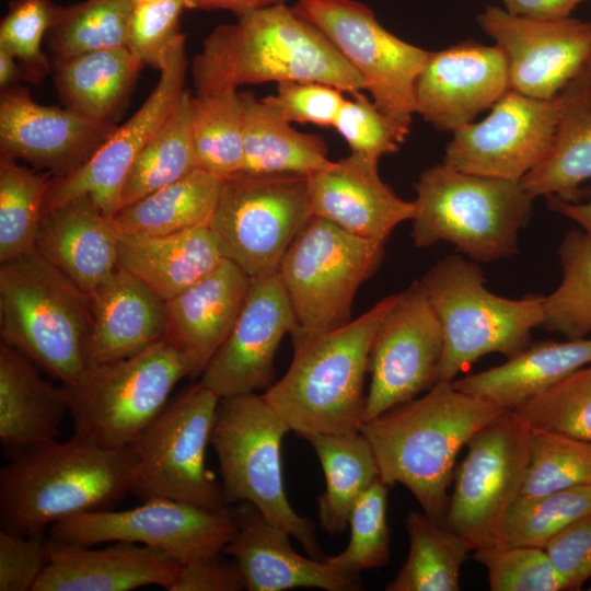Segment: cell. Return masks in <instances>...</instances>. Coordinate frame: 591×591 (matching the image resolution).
Segmentation results:
<instances>
[{
    "mask_svg": "<svg viewBox=\"0 0 591 591\" xmlns=\"http://www.w3.org/2000/svg\"><path fill=\"white\" fill-rule=\"evenodd\" d=\"M221 553L202 556L183 564L169 591L246 590L245 578L236 561L222 558Z\"/></svg>",
    "mask_w": 591,
    "mask_h": 591,
    "instance_id": "cell-54",
    "label": "cell"
},
{
    "mask_svg": "<svg viewBox=\"0 0 591 591\" xmlns=\"http://www.w3.org/2000/svg\"><path fill=\"white\" fill-rule=\"evenodd\" d=\"M409 538L407 558L386 591H457L460 570L470 544L445 525L436 523L425 512L406 518Z\"/></svg>",
    "mask_w": 591,
    "mask_h": 591,
    "instance_id": "cell-38",
    "label": "cell"
},
{
    "mask_svg": "<svg viewBox=\"0 0 591 591\" xmlns=\"http://www.w3.org/2000/svg\"><path fill=\"white\" fill-rule=\"evenodd\" d=\"M591 485V443L530 426V461L520 496Z\"/></svg>",
    "mask_w": 591,
    "mask_h": 591,
    "instance_id": "cell-44",
    "label": "cell"
},
{
    "mask_svg": "<svg viewBox=\"0 0 591 591\" xmlns=\"http://www.w3.org/2000/svg\"><path fill=\"white\" fill-rule=\"evenodd\" d=\"M480 28L506 58L509 90L536 99L560 93L587 66L591 23L572 18L540 20L487 5Z\"/></svg>",
    "mask_w": 591,
    "mask_h": 591,
    "instance_id": "cell-19",
    "label": "cell"
},
{
    "mask_svg": "<svg viewBox=\"0 0 591 591\" xmlns=\"http://www.w3.org/2000/svg\"><path fill=\"white\" fill-rule=\"evenodd\" d=\"M443 341L441 324L419 280H415L401 292L373 337L364 422L427 392L439 381Z\"/></svg>",
    "mask_w": 591,
    "mask_h": 591,
    "instance_id": "cell-18",
    "label": "cell"
},
{
    "mask_svg": "<svg viewBox=\"0 0 591 591\" xmlns=\"http://www.w3.org/2000/svg\"><path fill=\"white\" fill-rule=\"evenodd\" d=\"M548 208L560 213L581 227L591 235V198L586 202H571L557 196H547Z\"/></svg>",
    "mask_w": 591,
    "mask_h": 591,
    "instance_id": "cell-56",
    "label": "cell"
},
{
    "mask_svg": "<svg viewBox=\"0 0 591 591\" xmlns=\"http://www.w3.org/2000/svg\"><path fill=\"white\" fill-rule=\"evenodd\" d=\"M304 439L315 451L325 477V490L317 498L320 523L328 534H340L357 499L380 478L374 453L360 431Z\"/></svg>",
    "mask_w": 591,
    "mask_h": 591,
    "instance_id": "cell-35",
    "label": "cell"
},
{
    "mask_svg": "<svg viewBox=\"0 0 591 591\" xmlns=\"http://www.w3.org/2000/svg\"><path fill=\"white\" fill-rule=\"evenodd\" d=\"M286 0H199L198 9L227 10L239 15L246 11L285 3Z\"/></svg>",
    "mask_w": 591,
    "mask_h": 591,
    "instance_id": "cell-57",
    "label": "cell"
},
{
    "mask_svg": "<svg viewBox=\"0 0 591 591\" xmlns=\"http://www.w3.org/2000/svg\"><path fill=\"white\" fill-rule=\"evenodd\" d=\"M237 530L222 553L239 565L248 591L317 588L326 591L363 589L359 575L324 559L306 558L291 546L290 534L268 521L253 505L231 507Z\"/></svg>",
    "mask_w": 591,
    "mask_h": 591,
    "instance_id": "cell-24",
    "label": "cell"
},
{
    "mask_svg": "<svg viewBox=\"0 0 591 591\" xmlns=\"http://www.w3.org/2000/svg\"><path fill=\"white\" fill-rule=\"evenodd\" d=\"M51 177L0 155V263L35 248Z\"/></svg>",
    "mask_w": 591,
    "mask_h": 591,
    "instance_id": "cell-41",
    "label": "cell"
},
{
    "mask_svg": "<svg viewBox=\"0 0 591 591\" xmlns=\"http://www.w3.org/2000/svg\"><path fill=\"white\" fill-rule=\"evenodd\" d=\"M508 90L501 49L468 39L430 51L415 82L416 113L434 128L453 132Z\"/></svg>",
    "mask_w": 591,
    "mask_h": 591,
    "instance_id": "cell-22",
    "label": "cell"
},
{
    "mask_svg": "<svg viewBox=\"0 0 591 591\" xmlns=\"http://www.w3.org/2000/svg\"><path fill=\"white\" fill-rule=\"evenodd\" d=\"M589 363L591 338L536 341L500 366L453 380V385L512 409Z\"/></svg>",
    "mask_w": 591,
    "mask_h": 591,
    "instance_id": "cell-31",
    "label": "cell"
},
{
    "mask_svg": "<svg viewBox=\"0 0 591 591\" xmlns=\"http://www.w3.org/2000/svg\"><path fill=\"white\" fill-rule=\"evenodd\" d=\"M192 117L198 167L221 179L240 173L244 163L240 91L193 95Z\"/></svg>",
    "mask_w": 591,
    "mask_h": 591,
    "instance_id": "cell-39",
    "label": "cell"
},
{
    "mask_svg": "<svg viewBox=\"0 0 591 591\" xmlns=\"http://www.w3.org/2000/svg\"><path fill=\"white\" fill-rule=\"evenodd\" d=\"M246 174H298L309 176L327 167L325 140L294 129L273 95L257 97L240 92Z\"/></svg>",
    "mask_w": 591,
    "mask_h": 591,
    "instance_id": "cell-32",
    "label": "cell"
},
{
    "mask_svg": "<svg viewBox=\"0 0 591 591\" xmlns=\"http://www.w3.org/2000/svg\"><path fill=\"white\" fill-rule=\"evenodd\" d=\"M384 245L320 217L308 220L277 269L296 317L293 349L351 321L355 296L379 269Z\"/></svg>",
    "mask_w": 591,
    "mask_h": 591,
    "instance_id": "cell-10",
    "label": "cell"
},
{
    "mask_svg": "<svg viewBox=\"0 0 591 591\" xmlns=\"http://www.w3.org/2000/svg\"><path fill=\"white\" fill-rule=\"evenodd\" d=\"M186 7L176 0L143 2L132 8L126 48L143 65L159 70L174 40L182 34L181 15Z\"/></svg>",
    "mask_w": 591,
    "mask_h": 591,
    "instance_id": "cell-49",
    "label": "cell"
},
{
    "mask_svg": "<svg viewBox=\"0 0 591 591\" xmlns=\"http://www.w3.org/2000/svg\"><path fill=\"white\" fill-rule=\"evenodd\" d=\"M117 126L45 106L20 84L1 90L0 155L63 177L86 162Z\"/></svg>",
    "mask_w": 591,
    "mask_h": 591,
    "instance_id": "cell-21",
    "label": "cell"
},
{
    "mask_svg": "<svg viewBox=\"0 0 591 591\" xmlns=\"http://www.w3.org/2000/svg\"><path fill=\"white\" fill-rule=\"evenodd\" d=\"M89 299L92 322L86 367L135 356L165 335L166 302L119 267L89 293Z\"/></svg>",
    "mask_w": 591,
    "mask_h": 591,
    "instance_id": "cell-27",
    "label": "cell"
},
{
    "mask_svg": "<svg viewBox=\"0 0 591 591\" xmlns=\"http://www.w3.org/2000/svg\"><path fill=\"white\" fill-rule=\"evenodd\" d=\"M344 92L324 83L285 81L277 83L273 95L290 123L334 127L346 100Z\"/></svg>",
    "mask_w": 591,
    "mask_h": 591,
    "instance_id": "cell-51",
    "label": "cell"
},
{
    "mask_svg": "<svg viewBox=\"0 0 591 591\" xmlns=\"http://www.w3.org/2000/svg\"><path fill=\"white\" fill-rule=\"evenodd\" d=\"M120 233L89 195L43 215L35 250L85 293L117 269Z\"/></svg>",
    "mask_w": 591,
    "mask_h": 591,
    "instance_id": "cell-28",
    "label": "cell"
},
{
    "mask_svg": "<svg viewBox=\"0 0 591 591\" xmlns=\"http://www.w3.org/2000/svg\"><path fill=\"white\" fill-rule=\"evenodd\" d=\"M474 552L487 570L491 591L570 590L544 548L486 545Z\"/></svg>",
    "mask_w": 591,
    "mask_h": 591,
    "instance_id": "cell-47",
    "label": "cell"
},
{
    "mask_svg": "<svg viewBox=\"0 0 591 591\" xmlns=\"http://www.w3.org/2000/svg\"><path fill=\"white\" fill-rule=\"evenodd\" d=\"M24 354L0 341V445L8 459L57 440L68 404Z\"/></svg>",
    "mask_w": 591,
    "mask_h": 591,
    "instance_id": "cell-29",
    "label": "cell"
},
{
    "mask_svg": "<svg viewBox=\"0 0 591 591\" xmlns=\"http://www.w3.org/2000/svg\"><path fill=\"white\" fill-rule=\"evenodd\" d=\"M291 8L360 74L372 103L405 141L416 114L415 82L430 51L389 32L356 0H298Z\"/></svg>",
    "mask_w": 591,
    "mask_h": 591,
    "instance_id": "cell-13",
    "label": "cell"
},
{
    "mask_svg": "<svg viewBox=\"0 0 591 591\" xmlns=\"http://www.w3.org/2000/svg\"><path fill=\"white\" fill-rule=\"evenodd\" d=\"M196 95L266 82H318L351 95L364 81L314 24L285 3L217 26L193 58Z\"/></svg>",
    "mask_w": 591,
    "mask_h": 591,
    "instance_id": "cell-1",
    "label": "cell"
},
{
    "mask_svg": "<svg viewBox=\"0 0 591 591\" xmlns=\"http://www.w3.org/2000/svg\"><path fill=\"white\" fill-rule=\"evenodd\" d=\"M137 466L130 448L109 449L74 434L16 454L0 471L1 530L28 535L113 509L132 491Z\"/></svg>",
    "mask_w": 591,
    "mask_h": 591,
    "instance_id": "cell-3",
    "label": "cell"
},
{
    "mask_svg": "<svg viewBox=\"0 0 591 591\" xmlns=\"http://www.w3.org/2000/svg\"><path fill=\"white\" fill-rule=\"evenodd\" d=\"M192 100L193 94L185 89L174 109L137 157L123 187L120 209L199 169Z\"/></svg>",
    "mask_w": 591,
    "mask_h": 591,
    "instance_id": "cell-37",
    "label": "cell"
},
{
    "mask_svg": "<svg viewBox=\"0 0 591 591\" xmlns=\"http://www.w3.org/2000/svg\"><path fill=\"white\" fill-rule=\"evenodd\" d=\"M185 35L182 33L166 50L155 88L140 108L80 167L63 177H51L44 212L81 195H89L105 216L120 209L123 187L139 153L177 104L187 73Z\"/></svg>",
    "mask_w": 591,
    "mask_h": 591,
    "instance_id": "cell-17",
    "label": "cell"
},
{
    "mask_svg": "<svg viewBox=\"0 0 591 591\" xmlns=\"http://www.w3.org/2000/svg\"><path fill=\"white\" fill-rule=\"evenodd\" d=\"M512 410L531 427L591 443V363Z\"/></svg>",
    "mask_w": 591,
    "mask_h": 591,
    "instance_id": "cell-45",
    "label": "cell"
},
{
    "mask_svg": "<svg viewBox=\"0 0 591 591\" xmlns=\"http://www.w3.org/2000/svg\"><path fill=\"white\" fill-rule=\"evenodd\" d=\"M54 80L66 108L115 124L143 65L126 48L103 49L54 59Z\"/></svg>",
    "mask_w": 591,
    "mask_h": 591,
    "instance_id": "cell-33",
    "label": "cell"
},
{
    "mask_svg": "<svg viewBox=\"0 0 591 591\" xmlns=\"http://www.w3.org/2000/svg\"><path fill=\"white\" fill-rule=\"evenodd\" d=\"M224 256L209 225L160 236L121 235L117 267L167 301L213 270Z\"/></svg>",
    "mask_w": 591,
    "mask_h": 591,
    "instance_id": "cell-30",
    "label": "cell"
},
{
    "mask_svg": "<svg viewBox=\"0 0 591 591\" xmlns=\"http://www.w3.org/2000/svg\"><path fill=\"white\" fill-rule=\"evenodd\" d=\"M455 472L444 525L472 547L488 544L497 524L520 496L530 461V426L506 409L467 441Z\"/></svg>",
    "mask_w": 591,
    "mask_h": 591,
    "instance_id": "cell-14",
    "label": "cell"
},
{
    "mask_svg": "<svg viewBox=\"0 0 591 591\" xmlns=\"http://www.w3.org/2000/svg\"><path fill=\"white\" fill-rule=\"evenodd\" d=\"M582 1L584 0H502L507 11L540 20L568 18Z\"/></svg>",
    "mask_w": 591,
    "mask_h": 591,
    "instance_id": "cell-55",
    "label": "cell"
},
{
    "mask_svg": "<svg viewBox=\"0 0 591 591\" xmlns=\"http://www.w3.org/2000/svg\"><path fill=\"white\" fill-rule=\"evenodd\" d=\"M495 403L439 380L426 394L366 421L360 432L380 478L402 484L436 523L444 525L455 459L473 434L501 414Z\"/></svg>",
    "mask_w": 591,
    "mask_h": 591,
    "instance_id": "cell-2",
    "label": "cell"
},
{
    "mask_svg": "<svg viewBox=\"0 0 591 591\" xmlns=\"http://www.w3.org/2000/svg\"><path fill=\"white\" fill-rule=\"evenodd\" d=\"M291 431L263 394L220 398L210 443L219 461L228 506L253 505L285 529L310 557L324 559L314 522L298 514L288 500L281 467V443Z\"/></svg>",
    "mask_w": 591,
    "mask_h": 591,
    "instance_id": "cell-8",
    "label": "cell"
},
{
    "mask_svg": "<svg viewBox=\"0 0 591 591\" xmlns=\"http://www.w3.org/2000/svg\"><path fill=\"white\" fill-rule=\"evenodd\" d=\"M57 7L53 0H12L0 23V47L19 61L26 80L34 84L50 72L42 42L53 24Z\"/></svg>",
    "mask_w": 591,
    "mask_h": 591,
    "instance_id": "cell-48",
    "label": "cell"
},
{
    "mask_svg": "<svg viewBox=\"0 0 591 591\" xmlns=\"http://www.w3.org/2000/svg\"><path fill=\"white\" fill-rule=\"evenodd\" d=\"M158 1V0H129L132 7L138 5L143 2ZM182 2L186 9H198L199 0H176Z\"/></svg>",
    "mask_w": 591,
    "mask_h": 591,
    "instance_id": "cell-59",
    "label": "cell"
},
{
    "mask_svg": "<svg viewBox=\"0 0 591 591\" xmlns=\"http://www.w3.org/2000/svg\"><path fill=\"white\" fill-rule=\"evenodd\" d=\"M568 100L567 86L552 99L508 90L486 118L453 131L442 162L465 173L521 181L549 152Z\"/></svg>",
    "mask_w": 591,
    "mask_h": 591,
    "instance_id": "cell-16",
    "label": "cell"
},
{
    "mask_svg": "<svg viewBox=\"0 0 591 591\" xmlns=\"http://www.w3.org/2000/svg\"><path fill=\"white\" fill-rule=\"evenodd\" d=\"M193 369L164 337L139 354L86 367L61 384L73 434L109 449H126L160 414L174 386Z\"/></svg>",
    "mask_w": 591,
    "mask_h": 591,
    "instance_id": "cell-9",
    "label": "cell"
},
{
    "mask_svg": "<svg viewBox=\"0 0 591 591\" xmlns=\"http://www.w3.org/2000/svg\"><path fill=\"white\" fill-rule=\"evenodd\" d=\"M378 162L351 152L309 175L312 216L352 235L385 243L399 223L413 220L415 204L381 179Z\"/></svg>",
    "mask_w": 591,
    "mask_h": 591,
    "instance_id": "cell-23",
    "label": "cell"
},
{
    "mask_svg": "<svg viewBox=\"0 0 591 591\" xmlns=\"http://www.w3.org/2000/svg\"><path fill=\"white\" fill-rule=\"evenodd\" d=\"M333 128L345 139L352 153L375 161L395 153L404 142L362 92L345 100Z\"/></svg>",
    "mask_w": 591,
    "mask_h": 591,
    "instance_id": "cell-50",
    "label": "cell"
},
{
    "mask_svg": "<svg viewBox=\"0 0 591 591\" xmlns=\"http://www.w3.org/2000/svg\"><path fill=\"white\" fill-rule=\"evenodd\" d=\"M480 267L461 255L439 260L419 280L443 332L439 380L453 381L487 354L508 359L531 344V332L542 326V294L507 299L485 287Z\"/></svg>",
    "mask_w": 591,
    "mask_h": 591,
    "instance_id": "cell-7",
    "label": "cell"
},
{
    "mask_svg": "<svg viewBox=\"0 0 591 591\" xmlns=\"http://www.w3.org/2000/svg\"><path fill=\"white\" fill-rule=\"evenodd\" d=\"M558 254L563 280L545 296L542 326L568 339L584 338L591 333V235L569 231Z\"/></svg>",
    "mask_w": 591,
    "mask_h": 591,
    "instance_id": "cell-43",
    "label": "cell"
},
{
    "mask_svg": "<svg viewBox=\"0 0 591 591\" xmlns=\"http://www.w3.org/2000/svg\"><path fill=\"white\" fill-rule=\"evenodd\" d=\"M26 80V74L18 60L3 47H0V88L1 90Z\"/></svg>",
    "mask_w": 591,
    "mask_h": 591,
    "instance_id": "cell-58",
    "label": "cell"
},
{
    "mask_svg": "<svg viewBox=\"0 0 591 591\" xmlns=\"http://www.w3.org/2000/svg\"><path fill=\"white\" fill-rule=\"evenodd\" d=\"M569 100L553 146L521 183L534 200L557 196L570 200L591 179V76L586 68L567 85Z\"/></svg>",
    "mask_w": 591,
    "mask_h": 591,
    "instance_id": "cell-34",
    "label": "cell"
},
{
    "mask_svg": "<svg viewBox=\"0 0 591 591\" xmlns=\"http://www.w3.org/2000/svg\"><path fill=\"white\" fill-rule=\"evenodd\" d=\"M91 322L89 294L35 248L1 263V340L61 384L86 368Z\"/></svg>",
    "mask_w": 591,
    "mask_h": 591,
    "instance_id": "cell-6",
    "label": "cell"
},
{
    "mask_svg": "<svg viewBox=\"0 0 591 591\" xmlns=\"http://www.w3.org/2000/svg\"><path fill=\"white\" fill-rule=\"evenodd\" d=\"M570 590L591 578V511L558 532L544 548Z\"/></svg>",
    "mask_w": 591,
    "mask_h": 591,
    "instance_id": "cell-53",
    "label": "cell"
},
{
    "mask_svg": "<svg viewBox=\"0 0 591 591\" xmlns=\"http://www.w3.org/2000/svg\"><path fill=\"white\" fill-rule=\"evenodd\" d=\"M587 69L591 76V54H590V57H589V60H588V63H587Z\"/></svg>",
    "mask_w": 591,
    "mask_h": 591,
    "instance_id": "cell-60",
    "label": "cell"
},
{
    "mask_svg": "<svg viewBox=\"0 0 591 591\" xmlns=\"http://www.w3.org/2000/svg\"><path fill=\"white\" fill-rule=\"evenodd\" d=\"M294 329V313L278 275L252 279L232 331L199 382L220 398L267 390L278 347Z\"/></svg>",
    "mask_w": 591,
    "mask_h": 591,
    "instance_id": "cell-20",
    "label": "cell"
},
{
    "mask_svg": "<svg viewBox=\"0 0 591 591\" xmlns=\"http://www.w3.org/2000/svg\"><path fill=\"white\" fill-rule=\"evenodd\" d=\"M222 179L197 169L121 208L114 221L121 235L160 236L209 225Z\"/></svg>",
    "mask_w": 591,
    "mask_h": 591,
    "instance_id": "cell-36",
    "label": "cell"
},
{
    "mask_svg": "<svg viewBox=\"0 0 591 591\" xmlns=\"http://www.w3.org/2000/svg\"><path fill=\"white\" fill-rule=\"evenodd\" d=\"M399 296L383 298L356 320L293 349L286 373L263 394L291 431L302 438L360 431L371 344Z\"/></svg>",
    "mask_w": 591,
    "mask_h": 591,
    "instance_id": "cell-4",
    "label": "cell"
},
{
    "mask_svg": "<svg viewBox=\"0 0 591 591\" xmlns=\"http://www.w3.org/2000/svg\"><path fill=\"white\" fill-rule=\"evenodd\" d=\"M311 217L308 176L240 172L222 179L209 228L224 258L256 279L277 274Z\"/></svg>",
    "mask_w": 591,
    "mask_h": 591,
    "instance_id": "cell-12",
    "label": "cell"
},
{
    "mask_svg": "<svg viewBox=\"0 0 591 591\" xmlns=\"http://www.w3.org/2000/svg\"><path fill=\"white\" fill-rule=\"evenodd\" d=\"M102 549L47 540L48 563L32 591L170 590L182 564L153 547L117 541Z\"/></svg>",
    "mask_w": 591,
    "mask_h": 591,
    "instance_id": "cell-25",
    "label": "cell"
},
{
    "mask_svg": "<svg viewBox=\"0 0 591 591\" xmlns=\"http://www.w3.org/2000/svg\"><path fill=\"white\" fill-rule=\"evenodd\" d=\"M220 397L200 382L171 397L130 445L138 466L132 494L227 511L221 482L206 466Z\"/></svg>",
    "mask_w": 591,
    "mask_h": 591,
    "instance_id": "cell-11",
    "label": "cell"
},
{
    "mask_svg": "<svg viewBox=\"0 0 591 591\" xmlns=\"http://www.w3.org/2000/svg\"><path fill=\"white\" fill-rule=\"evenodd\" d=\"M387 485L379 478L355 502L348 525L346 548L325 560L350 573L380 568L390 559V529L386 520Z\"/></svg>",
    "mask_w": 591,
    "mask_h": 591,
    "instance_id": "cell-46",
    "label": "cell"
},
{
    "mask_svg": "<svg viewBox=\"0 0 591 591\" xmlns=\"http://www.w3.org/2000/svg\"><path fill=\"white\" fill-rule=\"evenodd\" d=\"M43 533L0 531V591H32L48 563Z\"/></svg>",
    "mask_w": 591,
    "mask_h": 591,
    "instance_id": "cell-52",
    "label": "cell"
},
{
    "mask_svg": "<svg viewBox=\"0 0 591 591\" xmlns=\"http://www.w3.org/2000/svg\"><path fill=\"white\" fill-rule=\"evenodd\" d=\"M237 530L232 508L213 512L167 498H150L127 510L80 513L50 525L55 541L93 546L125 541L158 548L182 565L220 553Z\"/></svg>",
    "mask_w": 591,
    "mask_h": 591,
    "instance_id": "cell-15",
    "label": "cell"
},
{
    "mask_svg": "<svg viewBox=\"0 0 591 591\" xmlns=\"http://www.w3.org/2000/svg\"><path fill=\"white\" fill-rule=\"evenodd\" d=\"M414 188L416 247L444 241L485 263L518 253L533 202L521 181L465 173L442 162L425 170Z\"/></svg>",
    "mask_w": 591,
    "mask_h": 591,
    "instance_id": "cell-5",
    "label": "cell"
},
{
    "mask_svg": "<svg viewBox=\"0 0 591 591\" xmlns=\"http://www.w3.org/2000/svg\"><path fill=\"white\" fill-rule=\"evenodd\" d=\"M252 278L223 259L204 278L166 302L164 338L186 356L200 376L232 331Z\"/></svg>",
    "mask_w": 591,
    "mask_h": 591,
    "instance_id": "cell-26",
    "label": "cell"
},
{
    "mask_svg": "<svg viewBox=\"0 0 591 591\" xmlns=\"http://www.w3.org/2000/svg\"><path fill=\"white\" fill-rule=\"evenodd\" d=\"M129 0H84L57 7L46 38L54 59L126 47Z\"/></svg>",
    "mask_w": 591,
    "mask_h": 591,
    "instance_id": "cell-42",
    "label": "cell"
},
{
    "mask_svg": "<svg viewBox=\"0 0 591 591\" xmlns=\"http://www.w3.org/2000/svg\"><path fill=\"white\" fill-rule=\"evenodd\" d=\"M589 511L591 485L542 496H519L507 509L487 545L545 548L558 532Z\"/></svg>",
    "mask_w": 591,
    "mask_h": 591,
    "instance_id": "cell-40",
    "label": "cell"
}]
</instances>
